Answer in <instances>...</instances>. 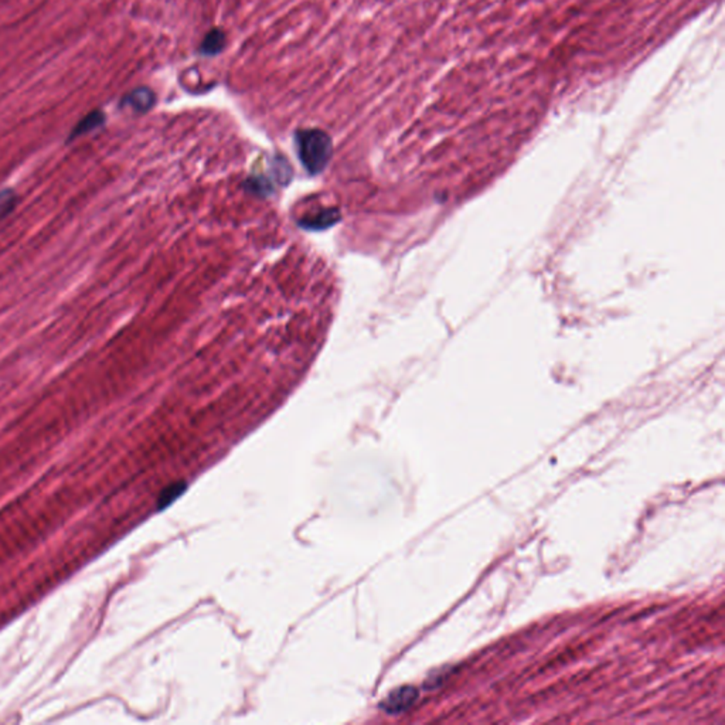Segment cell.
Wrapping results in <instances>:
<instances>
[{"label":"cell","instance_id":"obj_7","mask_svg":"<svg viewBox=\"0 0 725 725\" xmlns=\"http://www.w3.org/2000/svg\"><path fill=\"white\" fill-rule=\"evenodd\" d=\"M183 490H185V487H178V486H176V485H173V486L167 487V489L162 493V496H160V504H162V506L169 504V503H170L171 500H174L180 493H183Z\"/></svg>","mask_w":725,"mask_h":725},{"label":"cell","instance_id":"obj_3","mask_svg":"<svg viewBox=\"0 0 725 725\" xmlns=\"http://www.w3.org/2000/svg\"><path fill=\"white\" fill-rule=\"evenodd\" d=\"M226 46H227L226 32L220 28H214L203 39V42L199 47V53L205 57H216L224 51Z\"/></svg>","mask_w":725,"mask_h":725},{"label":"cell","instance_id":"obj_6","mask_svg":"<svg viewBox=\"0 0 725 725\" xmlns=\"http://www.w3.org/2000/svg\"><path fill=\"white\" fill-rule=\"evenodd\" d=\"M104 122V115H101L99 112H94L91 115H88L87 118L83 119L81 123H78V126L74 129L73 132V138H77V136H81L87 132H91L94 130L95 128L101 126Z\"/></svg>","mask_w":725,"mask_h":725},{"label":"cell","instance_id":"obj_1","mask_svg":"<svg viewBox=\"0 0 725 725\" xmlns=\"http://www.w3.org/2000/svg\"><path fill=\"white\" fill-rule=\"evenodd\" d=\"M296 145L302 163L310 173H319L331 157L330 136L320 129H300L296 132Z\"/></svg>","mask_w":725,"mask_h":725},{"label":"cell","instance_id":"obj_2","mask_svg":"<svg viewBox=\"0 0 725 725\" xmlns=\"http://www.w3.org/2000/svg\"><path fill=\"white\" fill-rule=\"evenodd\" d=\"M418 698V690L411 686H404L393 690L382 702V709L387 714H401L411 708Z\"/></svg>","mask_w":725,"mask_h":725},{"label":"cell","instance_id":"obj_4","mask_svg":"<svg viewBox=\"0 0 725 725\" xmlns=\"http://www.w3.org/2000/svg\"><path fill=\"white\" fill-rule=\"evenodd\" d=\"M156 102V95L150 88L140 87L130 91L123 98V105L130 106L136 112H147Z\"/></svg>","mask_w":725,"mask_h":725},{"label":"cell","instance_id":"obj_5","mask_svg":"<svg viewBox=\"0 0 725 725\" xmlns=\"http://www.w3.org/2000/svg\"><path fill=\"white\" fill-rule=\"evenodd\" d=\"M18 206V196L13 190L6 189L0 192V221L5 220Z\"/></svg>","mask_w":725,"mask_h":725}]
</instances>
